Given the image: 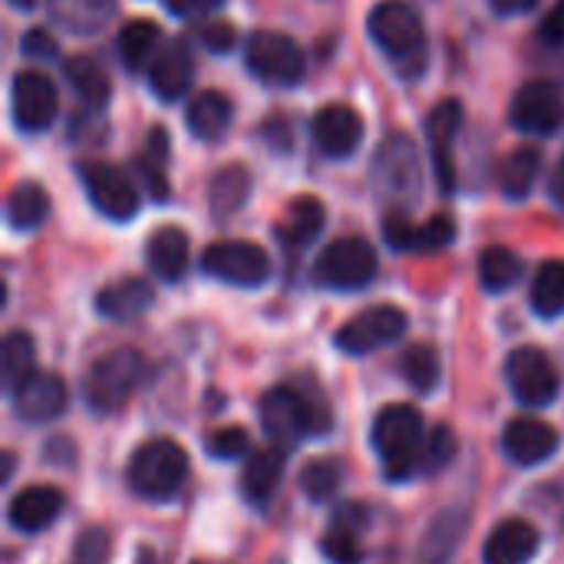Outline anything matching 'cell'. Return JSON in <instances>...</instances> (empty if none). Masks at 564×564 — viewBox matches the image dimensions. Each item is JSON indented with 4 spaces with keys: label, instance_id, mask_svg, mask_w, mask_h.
I'll use <instances>...</instances> for the list:
<instances>
[{
    "label": "cell",
    "instance_id": "1",
    "mask_svg": "<svg viewBox=\"0 0 564 564\" xmlns=\"http://www.w3.org/2000/svg\"><path fill=\"white\" fill-rule=\"evenodd\" d=\"M367 33L403 79H416L426 69L430 40H426L423 17H420V10L413 3H406V0H380L367 13Z\"/></svg>",
    "mask_w": 564,
    "mask_h": 564
},
{
    "label": "cell",
    "instance_id": "2",
    "mask_svg": "<svg viewBox=\"0 0 564 564\" xmlns=\"http://www.w3.org/2000/svg\"><path fill=\"white\" fill-rule=\"evenodd\" d=\"M370 185L393 212H410L423 195V152L410 132H390L373 152Z\"/></svg>",
    "mask_w": 564,
    "mask_h": 564
},
{
    "label": "cell",
    "instance_id": "3",
    "mask_svg": "<svg viewBox=\"0 0 564 564\" xmlns=\"http://www.w3.org/2000/svg\"><path fill=\"white\" fill-rule=\"evenodd\" d=\"M423 413L410 403H390L373 420V449L380 453L387 466V479L406 482L413 473H420V453H423Z\"/></svg>",
    "mask_w": 564,
    "mask_h": 564
},
{
    "label": "cell",
    "instance_id": "4",
    "mask_svg": "<svg viewBox=\"0 0 564 564\" xmlns=\"http://www.w3.org/2000/svg\"><path fill=\"white\" fill-rule=\"evenodd\" d=\"M188 476V456L178 443L172 440H152L142 443L132 459H129V489L139 499L149 502H169L178 496V489L185 486Z\"/></svg>",
    "mask_w": 564,
    "mask_h": 564
},
{
    "label": "cell",
    "instance_id": "5",
    "mask_svg": "<svg viewBox=\"0 0 564 564\" xmlns=\"http://www.w3.org/2000/svg\"><path fill=\"white\" fill-rule=\"evenodd\" d=\"M261 426L274 440V446L288 449L307 436H324L330 430L327 406H317L301 390L274 387L261 400Z\"/></svg>",
    "mask_w": 564,
    "mask_h": 564
},
{
    "label": "cell",
    "instance_id": "6",
    "mask_svg": "<svg viewBox=\"0 0 564 564\" xmlns=\"http://www.w3.org/2000/svg\"><path fill=\"white\" fill-rule=\"evenodd\" d=\"M149 377V364L139 350H112L106 357H99L83 383V397L86 406L93 413H116L126 406V400L145 383Z\"/></svg>",
    "mask_w": 564,
    "mask_h": 564
},
{
    "label": "cell",
    "instance_id": "7",
    "mask_svg": "<svg viewBox=\"0 0 564 564\" xmlns=\"http://www.w3.org/2000/svg\"><path fill=\"white\" fill-rule=\"evenodd\" d=\"M245 66L254 73V79L278 89L297 86L307 73L304 50L281 30H254L245 43Z\"/></svg>",
    "mask_w": 564,
    "mask_h": 564
},
{
    "label": "cell",
    "instance_id": "8",
    "mask_svg": "<svg viewBox=\"0 0 564 564\" xmlns=\"http://www.w3.org/2000/svg\"><path fill=\"white\" fill-rule=\"evenodd\" d=\"M377 278V251L367 238L330 241L314 264V281L327 291H364Z\"/></svg>",
    "mask_w": 564,
    "mask_h": 564
},
{
    "label": "cell",
    "instance_id": "9",
    "mask_svg": "<svg viewBox=\"0 0 564 564\" xmlns=\"http://www.w3.org/2000/svg\"><path fill=\"white\" fill-rule=\"evenodd\" d=\"M76 175L86 188V198L109 221H132L139 215V188L135 182L112 162L86 159L76 165Z\"/></svg>",
    "mask_w": 564,
    "mask_h": 564
},
{
    "label": "cell",
    "instance_id": "10",
    "mask_svg": "<svg viewBox=\"0 0 564 564\" xmlns=\"http://www.w3.org/2000/svg\"><path fill=\"white\" fill-rule=\"evenodd\" d=\"M59 96L43 69H20L10 83V119L23 135H40L53 126Z\"/></svg>",
    "mask_w": 564,
    "mask_h": 564
},
{
    "label": "cell",
    "instance_id": "11",
    "mask_svg": "<svg viewBox=\"0 0 564 564\" xmlns=\"http://www.w3.org/2000/svg\"><path fill=\"white\" fill-rule=\"evenodd\" d=\"M202 271L231 288H261L271 278V258L254 241H215L202 254Z\"/></svg>",
    "mask_w": 564,
    "mask_h": 564
},
{
    "label": "cell",
    "instance_id": "12",
    "mask_svg": "<svg viewBox=\"0 0 564 564\" xmlns=\"http://www.w3.org/2000/svg\"><path fill=\"white\" fill-rule=\"evenodd\" d=\"M506 380H509L516 400L522 406H532V410H542V406L555 403L558 393H562V377H558L555 364L549 360V354L539 350V347L512 350L509 360H506Z\"/></svg>",
    "mask_w": 564,
    "mask_h": 564
},
{
    "label": "cell",
    "instance_id": "13",
    "mask_svg": "<svg viewBox=\"0 0 564 564\" xmlns=\"http://www.w3.org/2000/svg\"><path fill=\"white\" fill-rule=\"evenodd\" d=\"M403 330H406V314L393 304H377V307L350 317L337 330L334 344L350 357H364V354H373L380 347H390L393 340L403 337Z\"/></svg>",
    "mask_w": 564,
    "mask_h": 564
},
{
    "label": "cell",
    "instance_id": "14",
    "mask_svg": "<svg viewBox=\"0 0 564 564\" xmlns=\"http://www.w3.org/2000/svg\"><path fill=\"white\" fill-rule=\"evenodd\" d=\"M509 122L525 135H552L564 122V96L552 79H529L509 106Z\"/></svg>",
    "mask_w": 564,
    "mask_h": 564
},
{
    "label": "cell",
    "instance_id": "15",
    "mask_svg": "<svg viewBox=\"0 0 564 564\" xmlns=\"http://www.w3.org/2000/svg\"><path fill=\"white\" fill-rule=\"evenodd\" d=\"M463 129V102L459 99H443L430 109L426 116V142L436 169V182L446 195L456 192L459 172H456V139Z\"/></svg>",
    "mask_w": 564,
    "mask_h": 564
},
{
    "label": "cell",
    "instance_id": "16",
    "mask_svg": "<svg viewBox=\"0 0 564 564\" xmlns=\"http://www.w3.org/2000/svg\"><path fill=\"white\" fill-rule=\"evenodd\" d=\"M364 116L347 102H327L314 112L311 132L327 159H350L364 142Z\"/></svg>",
    "mask_w": 564,
    "mask_h": 564
},
{
    "label": "cell",
    "instance_id": "17",
    "mask_svg": "<svg viewBox=\"0 0 564 564\" xmlns=\"http://www.w3.org/2000/svg\"><path fill=\"white\" fill-rule=\"evenodd\" d=\"M192 79H195L192 46L182 36H175L152 59V66H149V89H152V96L159 102H178L192 89Z\"/></svg>",
    "mask_w": 564,
    "mask_h": 564
},
{
    "label": "cell",
    "instance_id": "18",
    "mask_svg": "<svg viewBox=\"0 0 564 564\" xmlns=\"http://www.w3.org/2000/svg\"><path fill=\"white\" fill-rule=\"evenodd\" d=\"M383 238L393 251H440L456 238V221L449 215H433L423 225H413L406 212H390L383 221Z\"/></svg>",
    "mask_w": 564,
    "mask_h": 564
},
{
    "label": "cell",
    "instance_id": "19",
    "mask_svg": "<svg viewBox=\"0 0 564 564\" xmlns=\"http://www.w3.org/2000/svg\"><path fill=\"white\" fill-rule=\"evenodd\" d=\"M13 413L26 423H53L56 416L66 413L69 403V390L63 383V377L56 373H33L26 383H20L13 393Z\"/></svg>",
    "mask_w": 564,
    "mask_h": 564
},
{
    "label": "cell",
    "instance_id": "20",
    "mask_svg": "<svg viewBox=\"0 0 564 564\" xmlns=\"http://www.w3.org/2000/svg\"><path fill=\"white\" fill-rule=\"evenodd\" d=\"M558 446H562L558 430L535 416H519L502 433V453L516 466H539V463L552 459L558 453Z\"/></svg>",
    "mask_w": 564,
    "mask_h": 564
},
{
    "label": "cell",
    "instance_id": "21",
    "mask_svg": "<svg viewBox=\"0 0 564 564\" xmlns=\"http://www.w3.org/2000/svg\"><path fill=\"white\" fill-rule=\"evenodd\" d=\"M539 529L525 519H509L496 525L486 539L482 562L486 564H529L539 555Z\"/></svg>",
    "mask_w": 564,
    "mask_h": 564
},
{
    "label": "cell",
    "instance_id": "22",
    "mask_svg": "<svg viewBox=\"0 0 564 564\" xmlns=\"http://www.w3.org/2000/svg\"><path fill=\"white\" fill-rule=\"evenodd\" d=\"M63 506H66V499H63L59 489H53V486H30L20 496H13L7 516H10V525L17 532L36 535V532L50 529L59 519Z\"/></svg>",
    "mask_w": 564,
    "mask_h": 564
},
{
    "label": "cell",
    "instance_id": "23",
    "mask_svg": "<svg viewBox=\"0 0 564 564\" xmlns=\"http://www.w3.org/2000/svg\"><path fill=\"white\" fill-rule=\"evenodd\" d=\"M46 13L73 36H96L116 17V0H46Z\"/></svg>",
    "mask_w": 564,
    "mask_h": 564
},
{
    "label": "cell",
    "instance_id": "24",
    "mask_svg": "<svg viewBox=\"0 0 564 564\" xmlns=\"http://www.w3.org/2000/svg\"><path fill=\"white\" fill-rule=\"evenodd\" d=\"M231 119H235V106L218 89H205L192 96V102L185 106V126L202 142H218L231 129Z\"/></svg>",
    "mask_w": 564,
    "mask_h": 564
},
{
    "label": "cell",
    "instance_id": "25",
    "mask_svg": "<svg viewBox=\"0 0 564 564\" xmlns=\"http://www.w3.org/2000/svg\"><path fill=\"white\" fill-rule=\"evenodd\" d=\"M281 476H284V449L281 446H268V449H258L251 453V459H245V469H241V496L251 502V506H268L281 486Z\"/></svg>",
    "mask_w": 564,
    "mask_h": 564
},
{
    "label": "cell",
    "instance_id": "26",
    "mask_svg": "<svg viewBox=\"0 0 564 564\" xmlns=\"http://www.w3.org/2000/svg\"><path fill=\"white\" fill-rule=\"evenodd\" d=\"M155 304V291L142 278H122L96 294V311L109 321H135Z\"/></svg>",
    "mask_w": 564,
    "mask_h": 564
},
{
    "label": "cell",
    "instance_id": "27",
    "mask_svg": "<svg viewBox=\"0 0 564 564\" xmlns=\"http://www.w3.org/2000/svg\"><path fill=\"white\" fill-rule=\"evenodd\" d=\"M145 261L152 268V274L165 284H175L185 268H188V235L175 225H165L159 231L149 235L145 245Z\"/></svg>",
    "mask_w": 564,
    "mask_h": 564
},
{
    "label": "cell",
    "instance_id": "28",
    "mask_svg": "<svg viewBox=\"0 0 564 564\" xmlns=\"http://www.w3.org/2000/svg\"><path fill=\"white\" fill-rule=\"evenodd\" d=\"M63 73H66V83L73 86V93L79 96V102L89 109V112H102L109 96H112V83L106 76V69L99 66V59L93 56H69L63 63Z\"/></svg>",
    "mask_w": 564,
    "mask_h": 564
},
{
    "label": "cell",
    "instance_id": "29",
    "mask_svg": "<svg viewBox=\"0 0 564 564\" xmlns=\"http://www.w3.org/2000/svg\"><path fill=\"white\" fill-rule=\"evenodd\" d=\"M324 218H327V212H324V205L317 198H311V195L294 198L288 205V212H284V221L278 225L281 245L284 248H294V251L307 248L324 231Z\"/></svg>",
    "mask_w": 564,
    "mask_h": 564
},
{
    "label": "cell",
    "instance_id": "30",
    "mask_svg": "<svg viewBox=\"0 0 564 564\" xmlns=\"http://www.w3.org/2000/svg\"><path fill=\"white\" fill-rule=\"evenodd\" d=\"M159 43H162V30L159 23L145 20V17H135L129 23H122L119 30V59L129 73H139L145 66H152V59L159 56Z\"/></svg>",
    "mask_w": 564,
    "mask_h": 564
},
{
    "label": "cell",
    "instance_id": "31",
    "mask_svg": "<svg viewBox=\"0 0 564 564\" xmlns=\"http://www.w3.org/2000/svg\"><path fill=\"white\" fill-rule=\"evenodd\" d=\"M539 175H542V152L535 145H519L499 165V188L506 198L522 202L532 195Z\"/></svg>",
    "mask_w": 564,
    "mask_h": 564
},
{
    "label": "cell",
    "instance_id": "32",
    "mask_svg": "<svg viewBox=\"0 0 564 564\" xmlns=\"http://www.w3.org/2000/svg\"><path fill=\"white\" fill-rule=\"evenodd\" d=\"M251 195V172L245 165H225L208 182V208L215 218H231Z\"/></svg>",
    "mask_w": 564,
    "mask_h": 564
},
{
    "label": "cell",
    "instance_id": "33",
    "mask_svg": "<svg viewBox=\"0 0 564 564\" xmlns=\"http://www.w3.org/2000/svg\"><path fill=\"white\" fill-rule=\"evenodd\" d=\"M33 373H36V344H33V337L23 334V330L7 334L3 344H0V377H3V390L13 393Z\"/></svg>",
    "mask_w": 564,
    "mask_h": 564
},
{
    "label": "cell",
    "instance_id": "34",
    "mask_svg": "<svg viewBox=\"0 0 564 564\" xmlns=\"http://www.w3.org/2000/svg\"><path fill=\"white\" fill-rule=\"evenodd\" d=\"M50 215V195L40 182H20L7 198V225L13 231H33Z\"/></svg>",
    "mask_w": 564,
    "mask_h": 564
},
{
    "label": "cell",
    "instance_id": "35",
    "mask_svg": "<svg viewBox=\"0 0 564 564\" xmlns=\"http://www.w3.org/2000/svg\"><path fill=\"white\" fill-rule=\"evenodd\" d=\"M522 274H525V264L512 248L492 245L479 254V281L489 294H502V291L516 288L522 281Z\"/></svg>",
    "mask_w": 564,
    "mask_h": 564
},
{
    "label": "cell",
    "instance_id": "36",
    "mask_svg": "<svg viewBox=\"0 0 564 564\" xmlns=\"http://www.w3.org/2000/svg\"><path fill=\"white\" fill-rule=\"evenodd\" d=\"M165 165H169V135L162 126H155L149 132V142H145V152L142 159L135 162V172L139 178L145 182L149 195L155 202H165L169 198V178H165Z\"/></svg>",
    "mask_w": 564,
    "mask_h": 564
},
{
    "label": "cell",
    "instance_id": "37",
    "mask_svg": "<svg viewBox=\"0 0 564 564\" xmlns=\"http://www.w3.org/2000/svg\"><path fill=\"white\" fill-rule=\"evenodd\" d=\"M532 311L539 317L564 314V261H545L532 278Z\"/></svg>",
    "mask_w": 564,
    "mask_h": 564
},
{
    "label": "cell",
    "instance_id": "38",
    "mask_svg": "<svg viewBox=\"0 0 564 564\" xmlns=\"http://www.w3.org/2000/svg\"><path fill=\"white\" fill-rule=\"evenodd\" d=\"M400 370H403L406 383H410L416 393H430V390H436V383H440L443 364H440L436 347H430V344H413V347L403 354Z\"/></svg>",
    "mask_w": 564,
    "mask_h": 564
},
{
    "label": "cell",
    "instance_id": "39",
    "mask_svg": "<svg viewBox=\"0 0 564 564\" xmlns=\"http://www.w3.org/2000/svg\"><path fill=\"white\" fill-rule=\"evenodd\" d=\"M463 529H466V519L463 516H456V512L440 516L436 525L426 535V549H423L420 564H449L456 545H459V539H463Z\"/></svg>",
    "mask_w": 564,
    "mask_h": 564
},
{
    "label": "cell",
    "instance_id": "40",
    "mask_svg": "<svg viewBox=\"0 0 564 564\" xmlns=\"http://www.w3.org/2000/svg\"><path fill=\"white\" fill-rule=\"evenodd\" d=\"M301 489L311 502H327L340 489V466L334 459H314L301 469Z\"/></svg>",
    "mask_w": 564,
    "mask_h": 564
},
{
    "label": "cell",
    "instance_id": "41",
    "mask_svg": "<svg viewBox=\"0 0 564 564\" xmlns=\"http://www.w3.org/2000/svg\"><path fill=\"white\" fill-rule=\"evenodd\" d=\"M453 459H456V433L449 426H436L423 443L420 469L433 476V473H443Z\"/></svg>",
    "mask_w": 564,
    "mask_h": 564
},
{
    "label": "cell",
    "instance_id": "42",
    "mask_svg": "<svg viewBox=\"0 0 564 564\" xmlns=\"http://www.w3.org/2000/svg\"><path fill=\"white\" fill-rule=\"evenodd\" d=\"M321 552H324V558L334 564H360L364 562V549H360V539H357V532H350V529H340V525H334L327 535H324V542H321Z\"/></svg>",
    "mask_w": 564,
    "mask_h": 564
},
{
    "label": "cell",
    "instance_id": "43",
    "mask_svg": "<svg viewBox=\"0 0 564 564\" xmlns=\"http://www.w3.org/2000/svg\"><path fill=\"white\" fill-rule=\"evenodd\" d=\"M109 555H112V539L106 529L89 525L79 532L73 545V564H109Z\"/></svg>",
    "mask_w": 564,
    "mask_h": 564
},
{
    "label": "cell",
    "instance_id": "44",
    "mask_svg": "<svg viewBox=\"0 0 564 564\" xmlns=\"http://www.w3.org/2000/svg\"><path fill=\"white\" fill-rule=\"evenodd\" d=\"M205 449H208V456H215L221 463H231V459H241L251 449V436L241 426H225V430H215L205 440Z\"/></svg>",
    "mask_w": 564,
    "mask_h": 564
},
{
    "label": "cell",
    "instance_id": "45",
    "mask_svg": "<svg viewBox=\"0 0 564 564\" xmlns=\"http://www.w3.org/2000/svg\"><path fill=\"white\" fill-rule=\"evenodd\" d=\"M198 40H202L212 53L225 56V53H231V50H235L238 33H235V26H231V23H225V20H212V23H202V26H198Z\"/></svg>",
    "mask_w": 564,
    "mask_h": 564
},
{
    "label": "cell",
    "instance_id": "46",
    "mask_svg": "<svg viewBox=\"0 0 564 564\" xmlns=\"http://www.w3.org/2000/svg\"><path fill=\"white\" fill-rule=\"evenodd\" d=\"M162 3L172 17H182V20H198L225 7V0H162Z\"/></svg>",
    "mask_w": 564,
    "mask_h": 564
},
{
    "label": "cell",
    "instance_id": "47",
    "mask_svg": "<svg viewBox=\"0 0 564 564\" xmlns=\"http://www.w3.org/2000/svg\"><path fill=\"white\" fill-rule=\"evenodd\" d=\"M20 46H23V53H26V56H36V59H56V43H53V36H50V33H43V30H30V33H23Z\"/></svg>",
    "mask_w": 564,
    "mask_h": 564
},
{
    "label": "cell",
    "instance_id": "48",
    "mask_svg": "<svg viewBox=\"0 0 564 564\" xmlns=\"http://www.w3.org/2000/svg\"><path fill=\"white\" fill-rule=\"evenodd\" d=\"M539 36H542L549 46H564V0H558L555 10L542 20Z\"/></svg>",
    "mask_w": 564,
    "mask_h": 564
},
{
    "label": "cell",
    "instance_id": "49",
    "mask_svg": "<svg viewBox=\"0 0 564 564\" xmlns=\"http://www.w3.org/2000/svg\"><path fill=\"white\" fill-rule=\"evenodd\" d=\"M367 522H370V516H367V509H364V506H344V509H337V516H334V525L350 529V532L364 529Z\"/></svg>",
    "mask_w": 564,
    "mask_h": 564
},
{
    "label": "cell",
    "instance_id": "50",
    "mask_svg": "<svg viewBox=\"0 0 564 564\" xmlns=\"http://www.w3.org/2000/svg\"><path fill=\"white\" fill-rule=\"evenodd\" d=\"M539 0H489V7L499 13V17H522L529 10H535Z\"/></svg>",
    "mask_w": 564,
    "mask_h": 564
},
{
    "label": "cell",
    "instance_id": "51",
    "mask_svg": "<svg viewBox=\"0 0 564 564\" xmlns=\"http://www.w3.org/2000/svg\"><path fill=\"white\" fill-rule=\"evenodd\" d=\"M549 198L564 212V155L558 159V165L552 169V178H549Z\"/></svg>",
    "mask_w": 564,
    "mask_h": 564
},
{
    "label": "cell",
    "instance_id": "52",
    "mask_svg": "<svg viewBox=\"0 0 564 564\" xmlns=\"http://www.w3.org/2000/svg\"><path fill=\"white\" fill-rule=\"evenodd\" d=\"M13 476V453H3V482Z\"/></svg>",
    "mask_w": 564,
    "mask_h": 564
},
{
    "label": "cell",
    "instance_id": "53",
    "mask_svg": "<svg viewBox=\"0 0 564 564\" xmlns=\"http://www.w3.org/2000/svg\"><path fill=\"white\" fill-rule=\"evenodd\" d=\"M139 564H162V562H159V555H155V552L142 549V552H139Z\"/></svg>",
    "mask_w": 564,
    "mask_h": 564
},
{
    "label": "cell",
    "instance_id": "54",
    "mask_svg": "<svg viewBox=\"0 0 564 564\" xmlns=\"http://www.w3.org/2000/svg\"><path fill=\"white\" fill-rule=\"evenodd\" d=\"M33 3H36V0H10L13 10H33Z\"/></svg>",
    "mask_w": 564,
    "mask_h": 564
},
{
    "label": "cell",
    "instance_id": "55",
    "mask_svg": "<svg viewBox=\"0 0 564 564\" xmlns=\"http://www.w3.org/2000/svg\"><path fill=\"white\" fill-rule=\"evenodd\" d=\"M271 564H284V562H281V558H278V562H271Z\"/></svg>",
    "mask_w": 564,
    "mask_h": 564
}]
</instances>
